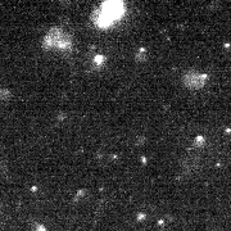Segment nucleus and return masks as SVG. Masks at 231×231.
<instances>
[{
  "mask_svg": "<svg viewBox=\"0 0 231 231\" xmlns=\"http://www.w3.org/2000/svg\"><path fill=\"white\" fill-rule=\"evenodd\" d=\"M31 231H46V229L42 225H40V223H37V225H35L32 227V230H31Z\"/></svg>",
  "mask_w": 231,
  "mask_h": 231,
  "instance_id": "39448f33",
  "label": "nucleus"
},
{
  "mask_svg": "<svg viewBox=\"0 0 231 231\" xmlns=\"http://www.w3.org/2000/svg\"><path fill=\"white\" fill-rule=\"evenodd\" d=\"M207 74L204 73H199L197 71H190L184 76L182 82L187 89L191 90H199V89L204 87V85L207 84Z\"/></svg>",
  "mask_w": 231,
  "mask_h": 231,
  "instance_id": "7ed1b4c3",
  "label": "nucleus"
},
{
  "mask_svg": "<svg viewBox=\"0 0 231 231\" xmlns=\"http://www.w3.org/2000/svg\"><path fill=\"white\" fill-rule=\"evenodd\" d=\"M123 13V4L119 1H108L104 3L100 16H98V22L100 26L107 27L114 19L119 18Z\"/></svg>",
  "mask_w": 231,
  "mask_h": 231,
  "instance_id": "f03ea898",
  "label": "nucleus"
},
{
  "mask_svg": "<svg viewBox=\"0 0 231 231\" xmlns=\"http://www.w3.org/2000/svg\"><path fill=\"white\" fill-rule=\"evenodd\" d=\"M72 41L71 37L67 35L63 30L58 27H54L46 34L44 39V48L45 49H51V48H59V49H66L69 48Z\"/></svg>",
  "mask_w": 231,
  "mask_h": 231,
  "instance_id": "f257e3e1",
  "label": "nucleus"
},
{
  "mask_svg": "<svg viewBox=\"0 0 231 231\" xmlns=\"http://www.w3.org/2000/svg\"><path fill=\"white\" fill-rule=\"evenodd\" d=\"M10 99V91L8 89L0 87V100H9Z\"/></svg>",
  "mask_w": 231,
  "mask_h": 231,
  "instance_id": "20e7f679",
  "label": "nucleus"
}]
</instances>
